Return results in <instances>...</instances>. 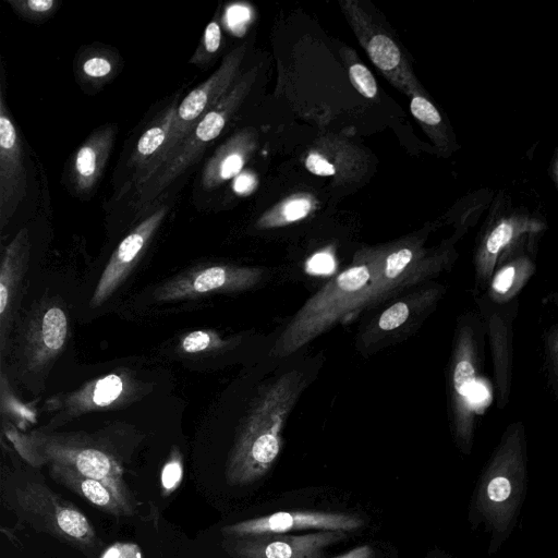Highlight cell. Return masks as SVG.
<instances>
[{
  "instance_id": "cell-6",
  "label": "cell",
  "mask_w": 558,
  "mask_h": 558,
  "mask_svg": "<svg viewBox=\"0 0 558 558\" xmlns=\"http://www.w3.org/2000/svg\"><path fill=\"white\" fill-rule=\"evenodd\" d=\"M248 87L244 77L236 83L195 125L186 138L172 151L154 177L137 190L140 206L157 197L174 179L192 165L206 145L223 131L229 118L240 105Z\"/></svg>"
},
{
  "instance_id": "cell-17",
  "label": "cell",
  "mask_w": 558,
  "mask_h": 558,
  "mask_svg": "<svg viewBox=\"0 0 558 558\" xmlns=\"http://www.w3.org/2000/svg\"><path fill=\"white\" fill-rule=\"evenodd\" d=\"M250 142L244 134H238L220 146L204 167L202 183L214 189L235 177L242 170Z\"/></svg>"
},
{
  "instance_id": "cell-3",
  "label": "cell",
  "mask_w": 558,
  "mask_h": 558,
  "mask_svg": "<svg viewBox=\"0 0 558 558\" xmlns=\"http://www.w3.org/2000/svg\"><path fill=\"white\" fill-rule=\"evenodd\" d=\"M8 507L25 524L84 553L100 539L89 519L71 501L36 478L13 481L3 488Z\"/></svg>"
},
{
  "instance_id": "cell-27",
  "label": "cell",
  "mask_w": 558,
  "mask_h": 558,
  "mask_svg": "<svg viewBox=\"0 0 558 558\" xmlns=\"http://www.w3.org/2000/svg\"><path fill=\"white\" fill-rule=\"evenodd\" d=\"M411 308V303L407 300L391 304L379 315L376 323V330L389 332L402 327L410 318Z\"/></svg>"
},
{
  "instance_id": "cell-14",
  "label": "cell",
  "mask_w": 558,
  "mask_h": 558,
  "mask_svg": "<svg viewBox=\"0 0 558 558\" xmlns=\"http://www.w3.org/2000/svg\"><path fill=\"white\" fill-rule=\"evenodd\" d=\"M48 466L54 482L97 509L113 517L133 515L135 506L132 494L124 493L105 481L85 476L65 465L52 463Z\"/></svg>"
},
{
  "instance_id": "cell-22",
  "label": "cell",
  "mask_w": 558,
  "mask_h": 558,
  "mask_svg": "<svg viewBox=\"0 0 558 558\" xmlns=\"http://www.w3.org/2000/svg\"><path fill=\"white\" fill-rule=\"evenodd\" d=\"M313 209V202L306 196H295L281 203L275 210L265 215L258 226L279 227L305 218Z\"/></svg>"
},
{
  "instance_id": "cell-15",
  "label": "cell",
  "mask_w": 558,
  "mask_h": 558,
  "mask_svg": "<svg viewBox=\"0 0 558 558\" xmlns=\"http://www.w3.org/2000/svg\"><path fill=\"white\" fill-rule=\"evenodd\" d=\"M28 230L23 228L9 243L2 254L0 266V344L5 345V337L13 318L22 278L27 269L29 257Z\"/></svg>"
},
{
  "instance_id": "cell-13",
  "label": "cell",
  "mask_w": 558,
  "mask_h": 558,
  "mask_svg": "<svg viewBox=\"0 0 558 558\" xmlns=\"http://www.w3.org/2000/svg\"><path fill=\"white\" fill-rule=\"evenodd\" d=\"M167 213V207L155 210L120 242L94 290L90 299L93 307L102 304L124 281L149 244Z\"/></svg>"
},
{
  "instance_id": "cell-12",
  "label": "cell",
  "mask_w": 558,
  "mask_h": 558,
  "mask_svg": "<svg viewBox=\"0 0 558 558\" xmlns=\"http://www.w3.org/2000/svg\"><path fill=\"white\" fill-rule=\"evenodd\" d=\"M69 332L68 316L58 304L48 303L31 316L23 341L26 371H43L63 350Z\"/></svg>"
},
{
  "instance_id": "cell-21",
  "label": "cell",
  "mask_w": 558,
  "mask_h": 558,
  "mask_svg": "<svg viewBox=\"0 0 558 558\" xmlns=\"http://www.w3.org/2000/svg\"><path fill=\"white\" fill-rule=\"evenodd\" d=\"M364 47L373 63L387 76H392L402 63L401 51L386 34L373 33L364 40Z\"/></svg>"
},
{
  "instance_id": "cell-29",
  "label": "cell",
  "mask_w": 558,
  "mask_h": 558,
  "mask_svg": "<svg viewBox=\"0 0 558 558\" xmlns=\"http://www.w3.org/2000/svg\"><path fill=\"white\" fill-rule=\"evenodd\" d=\"M349 76L354 88L366 98L377 95V84L371 71L361 63H354L349 69Z\"/></svg>"
},
{
  "instance_id": "cell-25",
  "label": "cell",
  "mask_w": 558,
  "mask_h": 558,
  "mask_svg": "<svg viewBox=\"0 0 558 558\" xmlns=\"http://www.w3.org/2000/svg\"><path fill=\"white\" fill-rule=\"evenodd\" d=\"M8 3L20 16L33 22L49 19L59 5L56 0H8Z\"/></svg>"
},
{
  "instance_id": "cell-24",
  "label": "cell",
  "mask_w": 558,
  "mask_h": 558,
  "mask_svg": "<svg viewBox=\"0 0 558 558\" xmlns=\"http://www.w3.org/2000/svg\"><path fill=\"white\" fill-rule=\"evenodd\" d=\"M228 341L223 340L213 330H195L184 335L179 342L181 351L187 354L207 352L226 347Z\"/></svg>"
},
{
  "instance_id": "cell-19",
  "label": "cell",
  "mask_w": 558,
  "mask_h": 558,
  "mask_svg": "<svg viewBox=\"0 0 558 558\" xmlns=\"http://www.w3.org/2000/svg\"><path fill=\"white\" fill-rule=\"evenodd\" d=\"M541 227L533 221L519 219L501 220L489 232L478 255V272L481 276H489L499 254L524 232L538 230Z\"/></svg>"
},
{
  "instance_id": "cell-18",
  "label": "cell",
  "mask_w": 558,
  "mask_h": 558,
  "mask_svg": "<svg viewBox=\"0 0 558 558\" xmlns=\"http://www.w3.org/2000/svg\"><path fill=\"white\" fill-rule=\"evenodd\" d=\"M178 99L171 102L140 136L131 158L136 170L135 178L154 161L163 149L173 125L178 109Z\"/></svg>"
},
{
  "instance_id": "cell-11",
  "label": "cell",
  "mask_w": 558,
  "mask_h": 558,
  "mask_svg": "<svg viewBox=\"0 0 558 558\" xmlns=\"http://www.w3.org/2000/svg\"><path fill=\"white\" fill-rule=\"evenodd\" d=\"M136 387L130 373H111L68 395L52 397L47 405L50 412L56 413L57 421L68 420L92 411L122 405L134 397Z\"/></svg>"
},
{
  "instance_id": "cell-36",
  "label": "cell",
  "mask_w": 558,
  "mask_h": 558,
  "mask_svg": "<svg viewBox=\"0 0 558 558\" xmlns=\"http://www.w3.org/2000/svg\"><path fill=\"white\" fill-rule=\"evenodd\" d=\"M373 548L368 545H363L351 549L350 551L338 556L336 558H373Z\"/></svg>"
},
{
  "instance_id": "cell-32",
  "label": "cell",
  "mask_w": 558,
  "mask_h": 558,
  "mask_svg": "<svg viewBox=\"0 0 558 558\" xmlns=\"http://www.w3.org/2000/svg\"><path fill=\"white\" fill-rule=\"evenodd\" d=\"M306 169L320 177H330L336 173L335 166L324 156L311 153L305 159Z\"/></svg>"
},
{
  "instance_id": "cell-5",
  "label": "cell",
  "mask_w": 558,
  "mask_h": 558,
  "mask_svg": "<svg viewBox=\"0 0 558 558\" xmlns=\"http://www.w3.org/2000/svg\"><path fill=\"white\" fill-rule=\"evenodd\" d=\"M244 56V47L230 51L220 66L179 104L172 129L159 156L136 178L137 190L143 187L166 162L172 151L186 138L201 119L229 92Z\"/></svg>"
},
{
  "instance_id": "cell-34",
  "label": "cell",
  "mask_w": 558,
  "mask_h": 558,
  "mask_svg": "<svg viewBox=\"0 0 558 558\" xmlns=\"http://www.w3.org/2000/svg\"><path fill=\"white\" fill-rule=\"evenodd\" d=\"M255 184V179L251 174L243 173L236 177L233 189L238 194L245 195L253 191Z\"/></svg>"
},
{
  "instance_id": "cell-2",
  "label": "cell",
  "mask_w": 558,
  "mask_h": 558,
  "mask_svg": "<svg viewBox=\"0 0 558 558\" xmlns=\"http://www.w3.org/2000/svg\"><path fill=\"white\" fill-rule=\"evenodd\" d=\"M306 385L291 369L263 388L246 415L226 463L230 485H244L265 475L279 456L281 432Z\"/></svg>"
},
{
  "instance_id": "cell-35",
  "label": "cell",
  "mask_w": 558,
  "mask_h": 558,
  "mask_svg": "<svg viewBox=\"0 0 558 558\" xmlns=\"http://www.w3.org/2000/svg\"><path fill=\"white\" fill-rule=\"evenodd\" d=\"M332 268V259L326 254L316 255L311 262V269L318 272H326Z\"/></svg>"
},
{
  "instance_id": "cell-20",
  "label": "cell",
  "mask_w": 558,
  "mask_h": 558,
  "mask_svg": "<svg viewBox=\"0 0 558 558\" xmlns=\"http://www.w3.org/2000/svg\"><path fill=\"white\" fill-rule=\"evenodd\" d=\"M454 401L458 422L463 429L470 411V395L475 384V367L472 360V350L468 337L460 339L452 374Z\"/></svg>"
},
{
  "instance_id": "cell-26",
  "label": "cell",
  "mask_w": 558,
  "mask_h": 558,
  "mask_svg": "<svg viewBox=\"0 0 558 558\" xmlns=\"http://www.w3.org/2000/svg\"><path fill=\"white\" fill-rule=\"evenodd\" d=\"M523 263H512L502 267L494 277L492 282V291L498 296H506L513 293L515 286L522 283Z\"/></svg>"
},
{
  "instance_id": "cell-28",
  "label": "cell",
  "mask_w": 558,
  "mask_h": 558,
  "mask_svg": "<svg viewBox=\"0 0 558 558\" xmlns=\"http://www.w3.org/2000/svg\"><path fill=\"white\" fill-rule=\"evenodd\" d=\"M221 28L219 23L214 20L207 24L202 37L199 47L191 58L192 63H204L210 59L220 48Z\"/></svg>"
},
{
  "instance_id": "cell-1",
  "label": "cell",
  "mask_w": 558,
  "mask_h": 558,
  "mask_svg": "<svg viewBox=\"0 0 558 558\" xmlns=\"http://www.w3.org/2000/svg\"><path fill=\"white\" fill-rule=\"evenodd\" d=\"M434 268V263L408 246L357 257L301 306L275 341L270 355L281 359L295 353L335 324L423 281Z\"/></svg>"
},
{
  "instance_id": "cell-33",
  "label": "cell",
  "mask_w": 558,
  "mask_h": 558,
  "mask_svg": "<svg viewBox=\"0 0 558 558\" xmlns=\"http://www.w3.org/2000/svg\"><path fill=\"white\" fill-rule=\"evenodd\" d=\"M511 493V485L506 477L498 476L490 481L487 487L488 497L494 501L506 500Z\"/></svg>"
},
{
  "instance_id": "cell-38",
  "label": "cell",
  "mask_w": 558,
  "mask_h": 558,
  "mask_svg": "<svg viewBox=\"0 0 558 558\" xmlns=\"http://www.w3.org/2000/svg\"><path fill=\"white\" fill-rule=\"evenodd\" d=\"M557 175H558V171H557Z\"/></svg>"
},
{
  "instance_id": "cell-7",
  "label": "cell",
  "mask_w": 558,
  "mask_h": 558,
  "mask_svg": "<svg viewBox=\"0 0 558 558\" xmlns=\"http://www.w3.org/2000/svg\"><path fill=\"white\" fill-rule=\"evenodd\" d=\"M264 271L253 267L214 264L191 268L161 284L156 301L170 302L197 298L211 292H240L256 286Z\"/></svg>"
},
{
  "instance_id": "cell-37",
  "label": "cell",
  "mask_w": 558,
  "mask_h": 558,
  "mask_svg": "<svg viewBox=\"0 0 558 558\" xmlns=\"http://www.w3.org/2000/svg\"><path fill=\"white\" fill-rule=\"evenodd\" d=\"M551 355H553L556 368L558 371V332L554 337L553 342H551Z\"/></svg>"
},
{
  "instance_id": "cell-9",
  "label": "cell",
  "mask_w": 558,
  "mask_h": 558,
  "mask_svg": "<svg viewBox=\"0 0 558 558\" xmlns=\"http://www.w3.org/2000/svg\"><path fill=\"white\" fill-rule=\"evenodd\" d=\"M343 538L345 534L340 531L304 535L264 534L227 537L223 546L233 558H322L325 547Z\"/></svg>"
},
{
  "instance_id": "cell-10",
  "label": "cell",
  "mask_w": 558,
  "mask_h": 558,
  "mask_svg": "<svg viewBox=\"0 0 558 558\" xmlns=\"http://www.w3.org/2000/svg\"><path fill=\"white\" fill-rule=\"evenodd\" d=\"M0 227L11 220L26 193L22 142L0 86Z\"/></svg>"
},
{
  "instance_id": "cell-16",
  "label": "cell",
  "mask_w": 558,
  "mask_h": 558,
  "mask_svg": "<svg viewBox=\"0 0 558 558\" xmlns=\"http://www.w3.org/2000/svg\"><path fill=\"white\" fill-rule=\"evenodd\" d=\"M116 137V128L106 125L95 130L78 147L73 158V179L80 193L90 192L98 182L109 158Z\"/></svg>"
},
{
  "instance_id": "cell-4",
  "label": "cell",
  "mask_w": 558,
  "mask_h": 558,
  "mask_svg": "<svg viewBox=\"0 0 558 558\" xmlns=\"http://www.w3.org/2000/svg\"><path fill=\"white\" fill-rule=\"evenodd\" d=\"M3 432L20 457L32 466L52 463L65 465L131 494L120 461L97 445L43 432L24 434L7 421H3Z\"/></svg>"
},
{
  "instance_id": "cell-8",
  "label": "cell",
  "mask_w": 558,
  "mask_h": 558,
  "mask_svg": "<svg viewBox=\"0 0 558 558\" xmlns=\"http://www.w3.org/2000/svg\"><path fill=\"white\" fill-rule=\"evenodd\" d=\"M363 525L354 514L323 511H279L253 518L221 529L227 537L283 534L292 531L319 530L349 532Z\"/></svg>"
},
{
  "instance_id": "cell-31",
  "label": "cell",
  "mask_w": 558,
  "mask_h": 558,
  "mask_svg": "<svg viewBox=\"0 0 558 558\" xmlns=\"http://www.w3.org/2000/svg\"><path fill=\"white\" fill-rule=\"evenodd\" d=\"M411 112L414 118L428 125L441 122V116L436 107L423 96H415L411 100Z\"/></svg>"
},
{
  "instance_id": "cell-23",
  "label": "cell",
  "mask_w": 558,
  "mask_h": 558,
  "mask_svg": "<svg viewBox=\"0 0 558 558\" xmlns=\"http://www.w3.org/2000/svg\"><path fill=\"white\" fill-rule=\"evenodd\" d=\"M1 411L10 418L15 421L16 425L25 428L36 422V412L22 403L11 391L4 374H1Z\"/></svg>"
},
{
  "instance_id": "cell-30",
  "label": "cell",
  "mask_w": 558,
  "mask_h": 558,
  "mask_svg": "<svg viewBox=\"0 0 558 558\" xmlns=\"http://www.w3.org/2000/svg\"><path fill=\"white\" fill-rule=\"evenodd\" d=\"M113 71L111 60L101 54H94L85 59L82 64L84 76L90 80H102L108 77Z\"/></svg>"
}]
</instances>
